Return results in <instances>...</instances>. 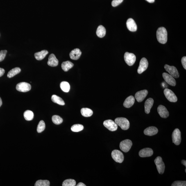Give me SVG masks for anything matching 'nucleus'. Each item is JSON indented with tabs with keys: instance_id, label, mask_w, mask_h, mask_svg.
Masks as SVG:
<instances>
[{
	"instance_id": "obj_1",
	"label": "nucleus",
	"mask_w": 186,
	"mask_h": 186,
	"mask_svg": "<svg viewBox=\"0 0 186 186\" xmlns=\"http://www.w3.org/2000/svg\"><path fill=\"white\" fill-rule=\"evenodd\" d=\"M157 40L160 43L165 44L168 40V33L167 30L164 27H160L157 31Z\"/></svg>"
},
{
	"instance_id": "obj_2",
	"label": "nucleus",
	"mask_w": 186,
	"mask_h": 186,
	"mask_svg": "<svg viewBox=\"0 0 186 186\" xmlns=\"http://www.w3.org/2000/svg\"><path fill=\"white\" fill-rule=\"evenodd\" d=\"M115 122L124 130H127L130 127V122L128 120L124 118H118L115 120Z\"/></svg>"
},
{
	"instance_id": "obj_3",
	"label": "nucleus",
	"mask_w": 186,
	"mask_h": 186,
	"mask_svg": "<svg viewBox=\"0 0 186 186\" xmlns=\"http://www.w3.org/2000/svg\"><path fill=\"white\" fill-rule=\"evenodd\" d=\"M112 158L116 162L121 163L124 160V157L123 154L119 150H115L111 153Z\"/></svg>"
},
{
	"instance_id": "obj_4",
	"label": "nucleus",
	"mask_w": 186,
	"mask_h": 186,
	"mask_svg": "<svg viewBox=\"0 0 186 186\" xmlns=\"http://www.w3.org/2000/svg\"><path fill=\"white\" fill-rule=\"evenodd\" d=\"M155 162L159 174H163L165 170V166L161 157H157L155 160Z\"/></svg>"
},
{
	"instance_id": "obj_5",
	"label": "nucleus",
	"mask_w": 186,
	"mask_h": 186,
	"mask_svg": "<svg viewBox=\"0 0 186 186\" xmlns=\"http://www.w3.org/2000/svg\"><path fill=\"white\" fill-rule=\"evenodd\" d=\"M132 146L131 141L130 140L127 139L123 140L120 143V148L122 151L124 152H127L129 151Z\"/></svg>"
},
{
	"instance_id": "obj_6",
	"label": "nucleus",
	"mask_w": 186,
	"mask_h": 186,
	"mask_svg": "<svg viewBox=\"0 0 186 186\" xmlns=\"http://www.w3.org/2000/svg\"><path fill=\"white\" fill-rule=\"evenodd\" d=\"M173 142L176 145H180L181 141V133L178 129H176L172 134Z\"/></svg>"
},
{
	"instance_id": "obj_7",
	"label": "nucleus",
	"mask_w": 186,
	"mask_h": 186,
	"mask_svg": "<svg viewBox=\"0 0 186 186\" xmlns=\"http://www.w3.org/2000/svg\"><path fill=\"white\" fill-rule=\"evenodd\" d=\"M164 93L166 98L171 102L176 103L178 101L176 94L170 89H165L164 91Z\"/></svg>"
},
{
	"instance_id": "obj_8",
	"label": "nucleus",
	"mask_w": 186,
	"mask_h": 186,
	"mask_svg": "<svg viewBox=\"0 0 186 186\" xmlns=\"http://www.w3.org/2000/svg\"><path fill=\"white\" fill-rule=\"evenodd\" d=\"M125 62L128 65L132 66L134 65L136 61V56L133 53L126 52L124 55Z\"/></svg>"
},
{
	"instance_id": "obj_9",
	"label": "nucleus",
	"mask_w": 186,
	"mask_h": 186,
	"mask_svg": "<svg viewBox=\"0 0 186 186\" xmlns=\"http://www.w3.org/2000/svg\"><path fill=\"white\" fill-rule=\"evenodd\" d=\"M16 89L20 92H27L31 90V86L26 82H21L17 84Z\"/></svg>"
},
{
	"instance_id": "obj_10",
	"label": "nucleus",
	"mask_w": 186,
	"mask_h": 186,
	"mask_svg": "<svg viewBox=\"0 0 186 186\" xmlns=\"http://www.w3.org/2000/svg\"><path fill=\"white\" fill-rule=\"evenodd\" d=\"M164 68L173 77L178 78L179 77L180 75L178 70L174 66L165 65L164 66Z\"/></svg>"
},
{
	"instance_id": "obj_11",
	"label": "nucleus",
	"mask_w": 186,
	"mask_h": 186,
	"mask_svg": "<svg viewBox=\"0 0 186 186\" xmlns=\"http://www.w3.org/2000/svg\"><path fill=\"white\" fill-rule=\"evenodd\" d=\"M103 125L105 127L111 131H116L118 129L117 124L115 122L111 120H108L104 121Z\"/></svg>"
},
{
	"instance_id": "obj_12",
	"label": "nucleus",
	"mask_w": 186,
	"mask_h": 186,
	"mask_svg": "<svg viewBox=\"0 0 186 186\" xmlns=\"http://www.w3.org/2000/svg\"><path fill=\"white\" fill-rule=\"evenodd\" d=\"M148 67V62L146 59L143 58L140 60L139 67L137 69V72L139 74L142 73L147 69Z\"/></svg>"
},
{
	"instance_id": "obj_13",
	"label": "nucleus",
	"mask_w": 186,
	"mask_h": 186,
	"mask_svg": "<svg viewBox=\"0 0 186 186\" xmlns=\"http://www.w3.org/2000/svg\"><path fill=\"white\" fill-rule=\"evenodd\" d=\"M163 77L165 81L169 85L175 86L176 85V82L174 77L171 75L164 72L162 74Z\"/></svg>"
},
{
	"instance_id": "obj_14",
	"label": "nucleus",
	"mask_w": 186,
	"mask_h": 186,
	"mask_svg": "<svg viewBox=\"0 0 186 186\" xmlns=\"http://www.w3.org/2000/svg\"><path fill=\"white\" fill-rule=\"evenodd\" d=\"M148 93V91L146 90L139 91L136 93L135 95V98L138 102H141L146 98Z\"/></svg>"
},
{
	"instance_id": "obj_15",
	"label": "nucleus",
	"mask_w": 186,
	"mask_h": 186,
	"mask_svg": "<svg viewBox=\"0 0 186 186\" xmlns=\"http://www.w3.org/2000/svg\"><path fill=\"white\" fill-rule=\"evenodd\" d=\"M153 150L151 148H146L141 150L139 152L140 157L142 158L150 157L152 156L153 155Z\"/></svg>"
},
{
	"instance_id": "obj_16",
	"label": "nucleus",
	"mask_w": 186,
	"mask_h": 186,
	"mask_svg": "<svg viewBox=\"0 0 186 186\" xmlns=\"http://www.w3.org/2000/svg\"><path fill=\"white\" fill-rule=\"evenodd\" d=\"M158 113L161 117L166 118L169 116V112L165 107L162 105H159L158 108Z\"/></svg>"
},
{
	"instance_id": "obj_17",
	"label": "nucleus",
	"mask_w": 186,
	"mask_h": 186,
	"mask_svg": "<svg viewBox=\"0 0 186 186\" xmlns=\"http://www.w3.org/2000/svg\"><path fill=\"white\" fill-rule=\"evenodd\" d=\"M127 26L130 31L134 32L137 31V26L135 21L133 19L130 18L127 21Z\"/></svg>"
},
{
	"instance_id": "obj_18",
	"label": "nucleus",
	"mask_w": 186,
	"mask_h": 186,
	"mask_svg": "<svg viewBox=\"0 0 186 186\" xmlns=\"http://www.w3.org/2000/svg\"><path fill=\"white\" fill-rule=\"evenodd\" d=\"M58 60L54 54H51L50 55L47 62L48 65L52 67H56L58 65Z\"/></svg>"
},
{
	"instance_id": "obj_19",
	"label": "nucleus",
	"mask_w": 186,
	"mask_h": 186,
	"mask_svg": "<svg viewBox=\"0 0 186 186\" xmlns=\"http://www.w3.org/2000/svg\"><path fill=\"white\" fill-rule=\"evenodd\" d=\"M158 129L155 127H150L145 129L144 133L145 135L150 136H153L156 135L158 133Z\"/></svg>"
},
{
	"instance_id": "obj_20",
	"label": "nucleus",
	"mask_w": 186,
	"mask_h": 186,
	"mask_svg": "<svg viewBox=\"0 0 186 186\" xmlns=\"http://www.w3.org/2000/svg\"><path fill=\"white\" fill-rule=\"evenodd\" d=\"M81 52L78 48H76L71 51L70 53V57L71 59L74 60H77L80 58L81 56Z\"/></svg>"
},
{
	"instance_id": "obj_21",
	"label": "nucleus",
	"mask_w": 186,
	"mask_h": 186,
	"mask_svg": "<svg viewBox=\"0 0 186 186\" xmlns=\"http://www.w3.org/2000/svg\"><path fill=\"white\" fill-rule=\"evenodd\" d=\"M154 100L151 98H149L146 101L144 104L145 111L146 114L150 113V110L153 106Z\"/></svg>"
},
{
	"instance_id": "obj_22",
	"label": "nucleus",
	"mask_w": 186,
	"mask_h": 186,
	"mask_svg": "<svg viewBox=\"0 0 186 186\" xmlns=\"http://www.w3.org/2000/svg\"><path fill=\"white\" fill-rule=\"evenodd\" d=\"M135 102V98L133 96H131L125 100L123 103V105L126 108H130L133 105Z\"/></svg>"
},
{
	"instance_id": "obj_23",
	"label": "nucleus",
	"mask_w": 186,
	"mask_h": 186,
	"mask_svg": "<svg viewBox=\"0 0 186 186\" xmlns=\"http://www.w3.org/2000/svg\"><path fill=\"white\" fill-rule=\"evenodd\" d=\"M48 53V51L46 50H44L35 53V58L38 60H41L45 58L46 55Z\"/></svg>"
},
{
	"instance_id": "obj_24",
	"label": "nucleus",
	"mask_w": 186,
	"mask_h": 186,
	"mask_svg": "<svg viewBox=\"0 0 186 186\" xmlns=\"http://www.w3.org/2000/svg\"><path fill=\"white\" fill-rule=\"evenodd\" d=\"M74 66V64L72 62L67 61L62 62V70L65 72L68 71Z\"/></svg>"
},
{
	"instance_id": "obj_25",
	"label": "nucleus",
	"mask_w": 186,
	"mask_h": 186,
	"mask_svg": "<svg viewBox=\"0 0 186 186\" xmlns=\"http://www.w3.org/2000/svg\"><path fill=\"white\" fill-rule=\"evenodd\" d=\"M96 35L99 38H103L106 34V29L102 25H100L98 27L96 31Z\"/></svg>"
},
{
	"instance_id": "obj_26",
	"label": "nucleus",
	"mask_w": 186,
	"mask_h": 186,
	"mask_svg": "<svg viewBox=\"0 0 186 186\" xmlns=\"http://www.w3.org/2000/svg\"><path fill=\"white\" fill-rule=\"evenodd\" d=\"M51 99L53 103L58 104L59 105H65L63 100L56 95H53L51 96Z\"/></svg>"
},
{
	"instance_id": "obj_27",
	"label": "nucleus",
	"mask_w": 186,
	"mask_h": 186,
	"mask_svg": "<svg viewBox=\"0 0 186 186\" xmlns=\"http://www.w3.org/2000/svg\"><path fill=\"white\" fill-rule=\"evenodd\" d=\"M21 70L19 67L14 68L10 70L8 73V77L9 78H11L18 74L21 72Z\"/></svg>"
},
{
	"instance_id": "obj_28",
	"label": "nucleus",
	"mask_w": 186,
	"mask_h": 186,
	"mask_svg": "<svg viewBox=\"0 0 186 186\" xmlns=\"http://www.w3.org/2000/svg\"><path fill=\"white\" fill-rule=\"evenodd\" d=\"M82 116L86 117H91L93 114L92 111L88 108H83L81 110Z\"/></svg>"
},
{
	"instance_id": "obj_29",
	"label": "nucleus",
	"mask_w": 186,
	"mask_h": 186,
	"mask_svg": "<svg viewBox=\"0 0 186 186\" xmlns=\"http://www.w3.org/2000/svg\"><path fill=\"white\" fill-rule=\"evenodd\" d=\"M60 87L62 90L64 92H68L70 89V85L67 82L62 81L60 84Z\"/></svg>"
},
{
	"instance_id": "obj_30",
	"label": "nucleus",
	"mask_w": 186,
	"mask_h": 186,
	"mask_svg": "<svg viewBox=\"0 0 186 186\" xmlns=\"http://www.w3.org/2000/svg\"><path fill=\"white\" fill-rule=\"evenodd\" d=\"M24 116L25 119L27 121L32 120L34 118V114L31 111L27 110L24 113Z\"/></svg>"
},
{
	"instance_id": "obj_31",
	"label": "nucleus",
	"mask_w": 186,
	"mask_h": 186,
	"mask_svg": "<svg viewBox=\"0 0 186 186\" xmlns=\"http://www.w3.org/2000/svg\"><path fill=\"white\" fill-rule=\"evenodd\" d=\"M83 125L80 124H76L73 125L71 127V130L74 132H79L83 129Z\"/></svg>"
},
{
	"instance_id": "obj_32",
	"label": "nucleus",
	"mask_w": 186,
	"mask_h": 186,
	"mask_svg": "<svg viewBox=\"0 0 186 186\" xmlns=\"http://www.w3.org/2000/svg\"><path fill=\"white\" fill-rule=\"evenodd\" d=\"M50 183L47 180H39L37 181L35 184V186H49Z\"/></svg>"
},
{
	"instance_id": "obj_33",
	"label": "nucleus",
	"mask_w": 186,
	"mask_h": 186,
	"mask_svg": "<svg viewBox=\"0 0 186 186\" xmlns=\"http://www.w3.org/2000/svg\"><path fill=\"white\" fill-rule=\"evenodd\" d=\"M76 185L75 180L71 179L66 180L64 181L62 185L63 186H75Z\"/></svg>"
},
{
	"instance_id": "obj_34",
	"label": "nucleus",
	"mask_w": 186,
	"mask_h": 186,
	"mask_svg": "<svg viewBox=\"0 0 186 186\" xmlns=\"http://www.w3.org/2000/svg\"><path fill=\"white\" fill-rule=\"evenodd\" d=\"M52 120L53 122L57 125L61 124L63 121V119L61 117L57 115L53 116L52 118Z\"/></svg>"
},
{
	"instance_id": "obj_35",
	"label": "nucleus",
	"mask_w": 186,
	"mask_h": 186,
	"mask_svg": "<svg viewBox=\"0 0 186 186\" xmlns=\"http://www.w3.org/2000/svg\"><path fill=\"white\" fill-rule=\"evenodd\" d=\"M45 124L44 121L41 120L39 123L37 127V131L38 133H41L45 129Z\"/></svg>"
},
{
	"instance_id": "obj_36",
	"label": "nucleus",
	"mask_w": 186,
	"mask_h": 186,
	"mask_svg": "<svg viewBox=\"0 0 186 186\" xmlns=\"http://www.w3.org/2000/svg\"><path fill=\"white\" fill-rule=\"evenodd\" d=\"M172 186H186V182L185 181H175L171 185Z\"/></svg>"
},
{
	"instance_id": "obj_37",
	"label": "nucleus",
	"mask_w": 186,
	"mask_h": 186,
	"mask_svg": "<svg viewBox=\"0 0 186 186\" xmlns=\"http://www.w3.org/2000/svg\"><path fill=\"white\" fill-rule=\"evenodd\" d=\"M8 52L6 50H3L0 51V62L3 61L5 57Z\"/></svg>"
},
{
	"instance_id": "obj_38",
	"label": "nucleus",
	"mask_w": 186,
	"mask_h": 186,
	"mask_svg": "<svg viewBox=\"0 0 186 186\" xmlns=\"http://www.w3.org/2000/svg\"><path fill=\"white\" fill-rule=\"evenodd\" d=\"M123 0H113L112 2V5L114 7H116L122 2Z\"/></svg>"
},
{
	"instance_id": "obj_39",
	"label": "nucleus",
	"mask_w": 186,
	"mask_h": 186,
	"mask_svg": "<svg viewBox=\"0 0 186 186\" xmlns=\"http://www.w3.org/2000/svg\"><path fill=\"white\" fill-rule=\"evenodd\" d=\"M181 62L182 66L185 69H186V56L183 57L182 58Z\"/></svg>"
},
{
	"instance_id": "obj_40",
	"label": "nucleus",
	"mask_w": 186,
	"mask_h": 186,
	"mask_svg": "<svg viewBox=\"0 0 186 186\" xmlns=\"http://www.w3.org/2000/svg\"><path fill=\"white\" fill-rule=\"evenodd\" d=\"M5 72V70L2 68H0V77L4 75Z\"/></svg>"
},
{
	"instance_id": "obj_41",
	"label": "nucleus",
	"mask_w": 186,
	"mask_h": 186,
	"mask_svg": "<svg viewBox=\"0 0 186 186\" xmlns=\"http://www.w3.org/2000/svg\"><path fill=\"white\" fill-rule=\"evenodd\" d=\"M77 186H86V185L85 184H84L82 182H80L77 185Z\"/></svg>"
},
{
	"instance_id": "obj_42",
	"label": "nucleus",
	"mask_w": 186,
	"mask_h": 186,
	"mask_svg": "<svg viewBox=\"0 0 186 186\" xmlns=\"http://www.w3.org/2000/svg\"><path fill=\"white\" fill-rule=\"evenodd\" d=\"M181 163L186 167V161L185 160H182L181 161Z\"/></svg>"
},
{
	"instance_id": "obj_43",
	"label": "nucleus",
	"mask_w": 186,
	"mask_h": 186,
	"mask_svg": "<svg viewBox=\"0 0 186 186\" xmlns=\"http://www.w3.org/2000/svg\"><path fill=\"white\" fill-rule=\"evenodd\" d=\"M146 1L150 3H153L155 1V0H146Z\"/></svg>"
},
{
	"instance_id": "obj_44",
	"label": "nucleus",
	"mask_w": 186,
	"mask_h": 186,
	"mask_svg": "<svg viewBox=\"0 0 186 186\" xmlns=\"http://www.w3.org/2000/svg\"><path fill=\"white\" fill-rule=\"evenodd\" d=\"M2 105V101L1 98L0 97V107Z\"/></svg>"
},
{
	"instance_id": "obj_45",
	"label": "nucleus",
	"mask_w": 186,
	"mask_h": 186,
	"mask_svg": "<svg viewBox=\"0 0 186 186\" xmlns=\"http://www.w3.org/2000/svg\"><path fill=\"white\" fill-rule=\"evenodd\" d=\"M185 172H186V169H185Z\"/></svg>"
}]
</instances>
